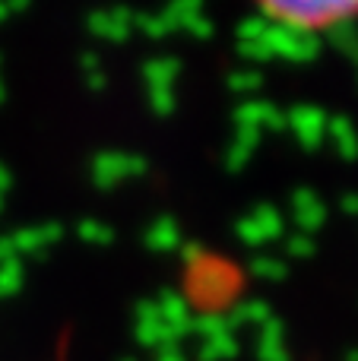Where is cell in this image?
<instances>
[{
	"mask_svg": "<svg viewBox=\"0 0 358 361\" xmlns=\"http://www.w3.org/2000/svg\"><path fill=\"white\" fill-rule=\"evenodd\" d=\"M279 235V216L270 209V206H257L254 212H247L238 222V238L251 247H260V244H270V238Z\"/></svg>",
	"mask_w": 358,
	"mask_h": 361,
	"instance_id": "3957f363",
	"label": "cell"
},
{
	"mask_svg": "<svg viewBox=\"0 0 358 361\" xmlns=\"http://www.w3.org/2000/svg\"><path fill=\"white\" fill-rule=\"evenodd\" d=\"M159 361H184V355L175 349V345H168V349H162V355H159Z\"/></svg>",
	"mask_w": 358,
	"mask_h": 361,
	"instance_id": "52a82bcc",
	"label": "cell"
},
{
	"mask_svg": "<svg viewBox=\"0 0 358 361\" xmlns=\"http://www.w3.org/2000/svg\"><path fill=\"white\" fill-rule=\"evenodd\" d=\"M266 23L304 32H330L358 19V0H254Z\"/></svg>",
	"mask_w": 358,
	"mask_h": 361,
	"instance_id": "6da1fadb",
	"label": "cell"
},
{
	"mask_svg": "<svg viewBox=\"0 0 358 361\" xmlns=\"http://www.w3.org/2000/svg\"><path fill=\"white\" fill-rule=\"evenodd\" d=\"M140 171H146V162L127 156V152H101L92 162V178L99 187H114L130 175H140Z\"/></svg>",
	"mask_w": 358,
	"mask_h": 361,
	"instance_id": "7a4b0ae2",
	"label": "cell"
},
{
	"mask_svg": "<svg viewBox=\"0 0 358 361\" xmlns=\"http://www.w3.org/2000/svg\"><path fill=\"white\" fill-rule=\"evenodd\" d=\"M251 269L257 276H264V279H270V276H279V263H273L270 257H257V260L251 263Z\"/></svg>",
	"mask_w": 358,
	"mask_h": 361,
	"instance_id": "8992f818",
	"label": "cell"
},
{
	"mask_svg": "<svg viewBox=\"0 0 358 361\" xmlns=\"http://www.w3.org/2000/svg\"><path fill=\"white\" fill-rule=\"evenodd\" d=\"M146 244H149L152 250H175L178 244H181V231H178V225L171 222V219H159V222H152L149 231H146Z\"/></svg>",
	"mask_w": 358,
	"mask_h": 361,
	"instance_id": "277c9868",
	"label": "cell"
},
{
	"mask_svg": "<svg viewBox=\"0 0 358 361\" xmlns=\"http://www.w3.org/2000/svg\"><path fill=\"white\" fill-rule=\"evenodd\" d=\"M80 235L86 238V241H92V244H108L111 241V231H108L105 225H99V222H86L80 228Z\"/></svg>",
	"mask_w": 358,
	"mask_h": 361,
	"instance_id": "5b68a950",
	"label": "cell"
}]
</instances>
